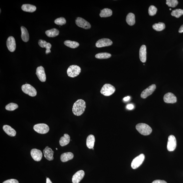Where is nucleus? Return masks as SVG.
Here are the masks:
<instances>
[{
	"mask_svg": "<svg viewBox=\"0 0 183 183\" xmlns=\"http://www.w3.org/2000/svg\"><path fill=\"white\" fill-rule=\"evenodd\" d=\"M44 156L47 160L49 161H51L53 160L54 151L49 148L48 146H47L43 150Z\"/></svg>",
	"mask_w": 183,
	"mask_h": 183,
	"instance_id": "obj_17",
	"label": "nucleus"
},
{
	"mask_svg": "<svg viewBox=\"0 0 183 183\" xmlns=\"http://www.w3.org/2000/svg\"><path fill=\"white\" fill-rule=\"evenodd\" d=\"M56 150H57V148H56Z\"/></svg>",
	"mask_w": 183,
	"mask_h": 183,
	"instance_id": "obj_44",
	"label": "nucleus"
},
{
	"mask_svg": "<svg viewBox=\"0 0 183 183\" xmlns=\"http://www.w3.org/2000/svg\"><path fill=\"white\" fill-rule=\"evenodd\" d=\"M18 105L14 103H10L6 105L5 107L6 109L8 111H13L18 108Z\"/></svg>",
	"mask_w": 183,
	"mask_h": 183,
	"instance_id": "obj_33",
	"label": "nucleus"
},
{
	"mask_svg": "<svg viewBox=\"0 0 183 183\" xmlns=\"http://www.w3.org/2000/svg\"><path fill=\"white\" fill-rule=\"evenodd\" d=\"M74 158V155L71 152L64 153L61 155V160L62 162H66L71 160Z\"/></svg>",
	"mask_w": 183,
	"mask_h": 183,
	"instance_id": "obj_21",
	"label": "nucleus"
},
{
	"mask_svg": "<svg viewBox=\"0 0 183 183\" xmlns=\"http://www.w3.org/2000/svg\"><path fill=\"white\" fill-rule=\"evenodd\" d=\"M38 44L42 48H46V54H48L49 53L51 52L50 49L51 48L52 46L50 43L47 42L46 41L40 40H39Z\"/></svg>",
	"mask_w": 183,
	"mask_h": 183,
	"instance_id": "obj_19",
	"label": "nucleus"
},
{
	"mask_svg": "<svg viewBox=\"0 0 183 183\" xmlns=\"http://www.w3.org/2000/svg\"><path fill=\"white\" fill-rule=\"evenodd\" d=\"M31 155L32 158L36 161L41 160L42 157V152L40 150L33 148L31 150Z\"/></svg>",
	"mask_w": 183,
	"mask_h": 183,
	"instance_id": "obj_14",
	"label": "nucleus"
},
{
	"mask_svg": "<svg viewBox=\"0 0 183 183\" xmlns=\"http://www.w3.org/2000/svg\"><path fill=\"white\" fill-rule=\"evenodd\" d=\"M95 138L94 135H90L88 136L87 138L86 144L88 148L89 149H92L93 148L94 146Z\"/></svg>",
	"mask_w": 183,
	"mask_h": 183,
	"instance_id": "obj_22",
	"label": "nucleus"
},
{
	"mask_svg": "<svg viewBox=\"0 0 183 183\" xmlns=\"http://www.w3.org/2000/svg\"><path fill=\"white\" fill-rule=\"evenodd\" d=\"M179 32L180 33H182L183 32V25L180 27L179 30Z\"/></svg>",
	"mask_w": 183,
	"mask_h": 183,
	"instance_id": "obj_40",
	"label": "nucleus"
},
{
	"mask_svg": "<svg viewBox=\"0 0 183 183\" xmlns=\"http://www.w3.org/2000/svg\"><path fill=\"white\" fill-rule=\"evenodd\" d=\"M81 69L79 66L75 65L71 66L67 70L68 76L72 78L78 76L81 73Z\"/></svg>",
	"mask_w": 183,
	"mask_h": 183,
	"instance_id": "obj_5",
	"label": "nucleus"
},
{
	"mask_svg": "<svg viewBox=\"0 0 183 183\" xmlns=\"http://www.w3.org/2000/svg\"><path fill=\"white\" fill-rule=\"evenodd\" d=\"M153 28L155 30L158 31H163L165 28V26L164 23H155L153 25Z\"/></svg>",
	"mask_w": 183,
	"mask_h": 183,
	"instance_id": "obj_30",
	"label": "nucleus"
},
{
	"mask_svg": "<svg viewBox=\"0 0 183 183\" xmlns=\"http://www.w3.org/2000/svg\"><path fill=\"white\" fill-rule=\"evenodd\" d=\"M178 2L177 0H167L166 1L167 5L172 8L176 7L178 4Z\"/></svg>",
	"mask_w": 183,
	"mask_h": 183,
	"instance_id": "obj_34",
	"label": "nucleus"
},
{
	"mask_svg": "<svg viewBox=\"0 0 183 183\" xmlns=\"http://www.w3.org/2000/svg\"><path fill=\"white\" fill-rule=\"evenodd\" d=\"M146 48L145 45H142L139 50V58L141 61L145 63L146 60Z\"/></svg>",
	"mask_w": 183,
	"mask_h": 183,
	"instance_id": "obj_18",
	"label": "nucleus"
},
{
	"mask_svg": "<svg viewBox=\"0 0 183 183\" xmlns=\"http://www.w3.org/2000/svg\"><path fill=\"white\" fill-rule=\"evenodd\" d=\"M171 14L172 16L177 18H179L183 15V10L181 9H175L172 11Z\"/></svg>",
	"mask_w": 183,
	"mask_h": 183,
	"instance_id": "obj_32",
	"label": "nucleus"
},
{
	"mask_svg": "<svg viewBox=\"0 0 183 183\" xmlns=\"http://www.w3.org/2000/svg\"><path fill=\"white\" fill-rule=\"evenodd\" d=\"M152 183H167L164 180H157L154 181Z\"/></svg>",
	"mask_w": 183,
	"mask_h": 183,
	"instance_id": "obj_38",
	"label": "nucleus"
},
{
	"mask_svg": "<svg viewBox=\"0 0 183 183\" xmlns=\"http://www.w3.org/2000/svg\"><path fill=\"white\" fill-rule=\"evenodd\" d=\"M70 136L67 134H65L61 138L59 141L60 145L62 146H66L68 145L70 143Z\"/></svg>",
	"mask_w": 183,
	"mask_h": 183,
	"instance_id": "obj_24",
	"label": "nucleus"
},
{
	"mask_svg": "<svg viewBox=\"0 0 183 183\" xmlns=\"http://www.w3.org/2000/svg\"><path fill=\"white\" fill-rule=\"evenodd\" d=\"M96 59H106L111 57L110 54L107 53H100L97 54L95 56Z\"/></svg>",
	"mask_w": 183,
	"mask_h": 183,
	"instance_id": "obj_31",
	"label": "nucleus"
},
{
	"mask_svg": "<svg viewBox=\"0 0 183 183\" xmlns=\"http://www.w3.org/2000/svg\"><path fill=\"white\" fill-rule=\"evenodd\" d=\"M127 109L129 110H132L134 109V106L132 104H128L126 106Z\"/></svg>",
	"mask_w": 183,
	"mask_h": 183,
	"instance_id": "obj_39",
	"label": "nucleus"
},
{
	"mask_svg": "<svg viewBox=\"0 0 183 183\" xmlns=\"http://www.w3.org/2000/svg\"><path fill=\"white\" fill-rule=\"evenodd\" d=\"M6 46L8 50L11 52H13L16 50V42L13 37L10 36L8 38L6 41Z\"/></svg>",
	"mask_w": 183,
	"mask_h": 183,
	"instance_id": "obj_13",
	"label": "nucleus"
},
{
	"mask_svg": "<svg viewBox=\"0 0 183 183\" xmlns=\"http://www.w3.org/2000/svg\"><path fill=\"white\" fill-rule=\"evenodd\" d=\"M85 176V172L83 170L77 171L73 176L72 182L73 183H79Z\"/></svg>",
	"mask_w": 183,
	"mask_h": 183,
	"instance_id": "obj_16",
	"label": "nucleus"
},
{
	"mask_svg": "<svg viewBox=\"0 0 183 183\" xmlns=\"http://www.w3.org/2000/svg\"><path fill=\"white\" fill-rule=\"evenodd\" d=\"M92 149L93 150H94V148H93Z\"/></svg>",
	"mask_w": 183,
	"mask_h": 183,
	"instance_id": "obj_45",
	"label": "nucleus"
},
{
	"mask_svg": "<svg viewBox=\"0 0 183 183\" xmlns=\"http://www.w3.org/2000/svg\"><path fill=\"white\" fill-rule=\"evenodd\" d=\"M3 183H19V182L18 180L12 179L6 180Z\"/></svg>",
	"mask_w": 183,
	"mask_h": 183,
	"instance_id": "obj_37",
	"label": "nucleus"
},
{
	"mask_svg": "<svg viewBox=\"0 0 183 183\" xmlns=\"http://www.w3.org/2000/svg\"><path fill=\"white\" fill-rule=\"evenodd\" d=\"M130 96H127L124 98V101H125V102H127V101L130 100Z\"/></svg>",
	"mask_w": 183,
	"mask_h": 183,
	"instance_id": "obj_41",
	"label": "nucleus"
},
{
	"mask_svg": "<svg viewBox=\"0 0 183 183\" xmlns=\"http://www.w3.org/2000/svg\"><path fill=\"white\" fill-rule=\"evenodd\" d=\"M46 183H52L49 178H47L46 179Z\"/></svg>",
	"mask_w": 183,
	"mask_h": 183,
	"instance_id": "obj_42",
	"label": "nucleus"
},
{
	"mask_svg": "<svg viewBox=\"0 0 183 183\" xmlns=\"http://www.w3.org/2000/svg\"><path fill=\"white\" fill-rule=\"evenodd\" d=\"M163 100L164 102L167 103L174 104L177 102V98L171 93H168L166 94L163 97Z\"/></svg>",
	"mask_w": 183,
	"mask_h": 183,
	"instance_id": "obj_15",
	"label": "nucleus"
},
{
	"mask_svg": "<svg viewBox=\"0 0 183 183\" xmlns=\"http://www.w3.org/2000/svg\"><path fill=\"white\" fill-rule=\"evenodd\" d=\"M86 103L85 101L79 99L76 101L73 105L72 111L73 114L77 116L82 115L86 108Z\"/></svg>",
	"mask_w": 183,
	"mask_h": 183,
	"instance_id": "obj_1",
	"label": "nucleus"
},
{
	"mask_svg": "<svg viewBox=\"0 0 183 183\" xmlns=\"http://www.w3.org/2000/svg\"><path fill=\"white\" fill-rule=\"evenodd\" d=\"M3 129L6 134L10 136L14 137L16 136V131L14 129L12 128L11 126L7 125L4 126Z\"/></svg>",
	"mask_w": 183,
	"mask_h": 183,
	"instance_id": "obj_20",
	"label": "nucleus"
},
{
	"mask_svg": "<svg viewBox=\"0 0 183 183\" xmlns=\"http://www.w3.org/2000/svg\"><path fill=\"white\" fill-rule=\"evenodd\" d=\"M177 145L176 140L174 135H170L168 138L167 144V149L169 151H173L175 150Z\"/></svg>",
	"mask_w": 183,
	"mask_h": 183,
	"instance_id": "obj_8",
	"label": "nucleus"
},
{
	"mask_svg": "<svg viewBox=\"0 0 183 183\" xmlns=\"http://www.w3.org/2000/svg\"><path fill=\"white\" fill-rule=\"evenodd\" d=\"M21 9L23 11L32 13L35 11L36 8L35 6L30 4H24L21 6Z\"/></svg>",
	"mask_w": 183,
	"mask_h": 183,
	"instance_id": "obj_25",
	"label": "nucleus"
},
{
	"mask_svg": "<svg viewBox=\"0 0 183 183\" xmlns=\"http://www.w3.org/2000/svg\"><path fill=\"white\" fill-rule=\"evenodd\" d=\"M46 34L49 37H55L59 35V31L57 29L53 28L46 31Z\"/></svg>",
	"mask_w": 183,
	"mask_h": 183,
	"instance_id": "obj_28",
	"label": "nucleus"
},
{
	"mask_svg": "<svg viewBox=\"0 0 183 183\" xmlns=\"http://www.w3.org/2000/svg\"><path fill=\"white\" fill-rule=\"evenodd\" d=\"M33 129L36 132L41 134H45L49 132V126L45 124H39L35 125Z\"/></svg>",
	"mask_w": 183,
	"mask_h": 183,
	"instance_id": "obj_6",
	"label": "nucleus"
},
{
	"mask_svg": "<svg viewBox=\"0 0 183 183\" xmlns=\"http://www.w3.org/2000/svg\"></svg>",
	"mask_w": 183,
	"mask_h": 183,
	"instance_id": "obj_46",
	"label": "nucleus"
},
{
	"mask_svg": "<svg viewBox=\"0 0 183 183\" xmlns=\"http://www.w3.org/2000/svg\"><path fill=\"white\" fill-rule=\"evenodd\" d=\"M116 90L114 87L110 84H105L100 90L101 93L105 96H109L112 95Z\"/></svg>",
	"mask_w": 183,
	"mask_h": 183,
	"instance_id": "obj_3",
	"label": "nucleus"
},
{
	"mask_svg": "<svg viewBox=\"0 0 183 183\" xmlns=\"http://www.w3.org/2000/svg\"><path fill=\"white\" fill-rule=\"evenodd\" d=\"M21 89L25 93L31 97L35 96L37 93L35 88L29 84L26 83L23 85Z\"/></svg>",
	"mask_w": 183,
	"mask_h": 183,
	"instance_id": "obj_4",
	"label": "nucleus"
},
{
	"mask_svg": "<svg viewBox=\"0 0 183 183\" xmlns=\"http://www.w3.org/2000/svg\"><path fill=\"white\" fill-rule=\"evenodd\" d=\"M54 23L56 24L59 25H65L66 23V19L64 18H58L55 20Z\"/></svg>",
	"mask_w": 183,
	"mask_h": 183,
	"instance_id": "obj_35",
	"label": "nucleus"
},
{
	"mask_svg": "<svg viewBox=\"0 0 183 183\" xmlns=\"http://www.w3.org/2000/svg\"><path fill=\"white\" fill-rule=\"evenodd\" d=\"M36 74L40 80L42 82L46 81V76L44 68L42 66H38L37 68Z\"/></svg>",
	"mask_w": 183,
	"mask_h": 183,
	"instance_id": "obj_12",
	"label": "nucleus"
},
{
	"mask_svg": "<svg viewBox=\"0 0 183 183\" xmlns=\"http://www.w3.org/2000/svg\"><path fill=\"white\" fill-rule=\"evenodd\" d=\"M158 11L157 8L153 6H150L148 8V14L150 16H155Z\"/></svg>",
	"mask_w": 183,
	"mask_h": 183,
	"instance_id": "obj_36",
	"label": "nucleus"
},
{
	"mask_svg": "<svg viewBox=\"0 0 183 183\" xmlns=\"http://www.w3.org/2000/svg\"><path fill=\"white\" fill-rule=\"evenodd\" d=\"M21 38L23 42H27L29 39V36L28 32L25 28L22 26L21 27Z\"/></svg>",
	"mask_w": 183,
	"mask_h": 183,
	"instance_id": "obj_23",
	"label": "nucleus"
},
{
	"mask_svg": "<svg viewBox=\"0 0 183 183\" xmlns=\"http://www.w3.org/2000/svg\"><path fill=\"white\" fill-rule=\"evenodd\" d=\"M113 44L112 41L108 38H102L99 40L96 43V46L97 48H102V47L111 46Z\"/></svg>",
	"mask_w": 183,
	"mask_h": 183,
	"instance_id": "obj_10",
	"label": "nucleus"
},
{
	"mask_svg": "<svg viewBox=\"0 0 183 183\" xmlns=\"http://www.w3.org/2000/svg\"><path fill=\"white\" fill-rule=\"evenodd\" d=\"M170 10H171V8H170Z\"/></svg>",
	"mask_w": 183,
	"mask_h": 183,
	"instance_id": "obj_43",
	"label": "nucleus"
},
{
	"mask_svg": "<svg viewBox=\"0 0 183 183\" xmlns=\"http://www.w3.org/2000/svg\"><path fill=\"white\" fill-rule=\"evenodd\" d=\"M156 85L153 84L149 86L146 89L143 90L141 93V97L142 98L145 99L147 98L148 96L151 95L156 89Z\"/></svg>",
	"mask_w": 183,
	"mask_h": 183,
	"instance_id": "obj_11",
	"label": "nucleus"
},
{
	"mask_svg": "<svg viewBox=\"0 0 183 183\" xmlns=\"http://www.w3.org/2000/svg\"><path fill=\"white\" fill-rule=\"evenodd\" d=\"M112 15V11L111 9L108 8H105L102 10H101V12L100 14L101 18H107L110 17Z\"/></svg>",
	"mask_w": 183,
	"mask_h": 183,
	"instance_id": "obj_27",
	"label": "nucleus"
},
{
	"mask_svg": "<svg viewBox=\"0 0 183 183\" xmlns=\"http://www.w3.org/2000/svg\"><path fill=\"white\" fill-rule=\"evenodd\" d=\"M64 44L66 46L69 48L75 49L77 48L79 45L78 42L75 41H72L70 40H66L64 42Z\"/></svg>",
	"mask_w": 183,
	"mask_h": 183,
	"instance_id": "obj_29",
	"label": "nucleus"
},
{
	"mask_svg": "<svg viewBox=\"0 0 183 183\" xmlns=\"http://www.w3.org/2000/svg\"><path fill=\"white\" fill-rule=\"evenodd\" d=\"M76 25L78 27L85 29H89L91 28L90 23L85 19L81 18H77L75 20Z\"/></svg>",
	"mask_w": 183,
	"mask_h": 183,
	"instance_id": "obj_9",
	"label": "nucleus"
},
{
	"mask_svg": "<svg viewBox=\"0 0 183 183\" xmlns=\"http://www.w3.org/2000/svg\"><path fill=\"white\" fill-rule=\"evenodd\" d=\"M145 158V156L142 154L136 157L132 161L131 163V167L134 169L138 168L143 163Z\"/></svg>",
	"mask_w": 183,
	"mask_h": 183,
	"instance_id": "obj_7",
	"label": "nucleus"
},
{
	"mask_svg": "<svg viewBox=\"0 0 183 183\" xmlns=\"http://www.w3.org/2000/svg\"><path fill=\"white\" fill-rule=\"evenodd\" d=\"M126 22L130 25L132 26L135 24V16L133 13H129L126 17Z\"/></svg>",
	"mask_w": 183,
	"mask_h": 183,
	"instance_id": "obj_26",
	"label": "nucleus"
},
{
	"mask_svg": "<svg viewBox=\"0 0 183 183\" xmlns=\"http://www.w3.org/2000/svg\"><path fill=\"white\" fill-rule=\"evenodd\" d=\"M136 130L142 135H148L151 134L152 130L148 125L143 123L138 124L136 126Z\"/></svg>",
	"mask_w": 183,
	"mask_h": 183,
	"instance_id": "obj_2",
	"label": "nucleus"
}]
</instances>
